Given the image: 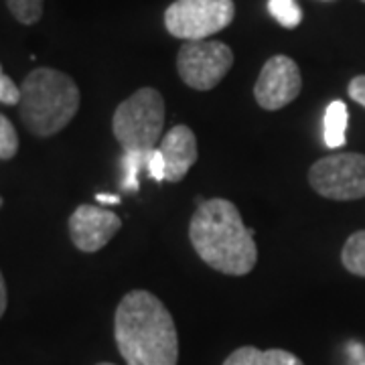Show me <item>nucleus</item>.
Segmentation results:
<instances>
[{"mask_svg":"<svg viewBox=\"0 0 365 365\" xmlns=\"http://www.w3.org/2000/svg\"><path fill=\"white\" fill-rule=\"evenodd\" d=\"M234 0H175L165 11V26L173 37L203 41L232 25Z\"/></svg>","mask_w":365,"mask_h":365,"instance_id":"nucleus-5","label":"nucleus"},{"mask_svg":"<svg viewBox=\"0 0 365 365\" xmlns=\"http://www.w3.org/2000/svg\"><path fill=\"white\" fill-rule=\"evenodd\" d=\"M234 66V53L222 41H187L177 55V71L193 90L207 91L220 86Z\"/></svg>","mask_w":365,"mask_h":365,"instance_id":"nucleus-6","label":"nucleus"},{"mask_svg":"<svg viewBox=\"0 0 365 365\" xmlns=\"http://www.w3.org/2000/svg\"><path fill=\"white\" fill-rule=\"evenodd\" d=\"M0 104H21V88H16L13 79L2 71V66H0Z\"/></svg>","mask_w":365,"mask_h":365,"instance_id":"nucleus-18","label":"nucleus"},{"mask_svg":"<svg viewBox=\"0 0 365 365\" xmlns=\"http://www.w3.org/2000/svg\"><path fill=\"white\" fill-rule=\"evenodd\" d=\"M150 153H138V150H124V158H122V167H124V181H122V189L136 193L140 182H138V175L140 170H148V160H150Z\"/></svg>","mask_w":365,"mask_h":365,"instance_id":"nucleus-14","label":"nucleus"},{"mask_svg":"<svg viewBox=\"0 0 365 365\" xmlns=\"http://www.w3.org/2000/svg\"><path fill=\"white\" fill-rule=\"evenodd\" d=\"M114 337L126 365H177L179 335L163 300L148 290H130L114 314Z\"/></svg>","mask_w":365,"mask_h":365,"instance_id":"nucleus-1","label":"nucleus"},{"mask_svg":"<svg viewBox=\"0 0 365 365\" xmlns=\"http://www.w3.org/2000/svg\"><path fill=\"white\" fill-rule=\"evenodd\" d=\"M165 128V100L155 88H140L118 106L112 118V130L124 150L150 153Z\"/></svg>","mask_w":365,"mask_h":365,"instance_id":"nucleus-4","label":"nucleus"},{"mask_svg":"<svg viewBox=\"0 0 365 365\" xmlns=\"http://www.w3.org/2000/svg\"><path fill=\"white\" fill-rule=\"evenodd\" d=\"M6 304H9V297H6V282H4V276L0 272V319L2 314L6 313Z\"/></svg>","mask_w":365,"mask_h":365,"instance_id":"nucleus-21","label":"nucleus"},{"mask_svg":"<svg viewBox=\"0 0 365 365\" xmlns=\"http://www.w3.org/2000/svg\"><path fill=\"white\" fill-rule=\"evenodd\" d=\"M349 122V110L345 102L335 100L327 106L325 112V144L329 148H339L345 144V130Z\"/></svg>","mask_w":365,"mask_h":365,"instance_id":"nucleus-12","label":"nucleus"},{"mask_svg":"<svg viewBox=\"0 0 365 365\" xmlns=\"http://www.w3.org/2000/svg\"><path fill=\"white\" fill-rule=\"evenodd\" d=\"M189 240L209 268L230 276H246L258 262L254 230L227 199L201 201L189 223Z\"/></svg>","mask_w":365,"mask_h":365,"instance_id":"nucleus-2","label":"nucleus"},{"mask_svg":"<svg viewBox=\"0 0 365 365\" xmlns=\"http://www.w3.org/2000/svg\"><path fill=\"white\" fill-rule=\"evenodd\" d=\"M120 227L122 222L114 211L93 205H79L67 222L73 246L86 254L106 248L108 242L120 232Z\"/></svg>","mask_w":365,"mask_h":365,"instance_id":"nucleus-9","label":"nucleus"},{"mask_svg":"<svg viewBox=\"0 0 365 365\" xmlns=\"http://www.w3.org/2000/svg\"><path fill=\"white\" fill-rule=\"evenodd\" d=\"M223 365H304L294 353L284 349H256V347H240L223 361Z\"/></svg>","mask_w":365,"mask_h":365,"instance_id":"nucleus-11","label":"nucleus"},{"mask_svg":"<svg viewBox=\"0 0 365 365\" xmlns=\"http://www.w3.org/2000/svg\"><path fill=\"white\" fill-rule=\"evenodd\" d=\"M98 365H114V364H108V361H104V364H98Z\"/></svg>","mask_w":365,"mask_h":365,"instance_id":"nucleus-23","label":"nucleus"},{"mask_svg":"<svg viewBox=\"0 0 365 365\" xmlns=\"http://www.w3.org/2000/svg\"><path fill=\"white\" fill-rule=\"evenodd\" d=\"M19 153V134L13 122L4 114H0V160H11Z\"/></svg>","mask_w":365,"mask_h":365,"instance_id":"nucleus-17","label":"nucleus"},{"mask_svg":"<svg viewBox=\"0 0 365 365\" xmlns=\"http://www.w3.org/2000/svg\"><path fill=\"white\" fill-rule=\"evenodd\" d=\"M347 91H349V98H351L353 102H357V104L365 108V76L353 78L351 81H349Z\"/></svg>","mask_w":365,"mask_h":365,"instance_id":"nucleus-20","label":"nucleus"},{"mask_svg":"<svg viewBox=\"0 0 365 365\" xmlns=\"http://www.w3.org/2000/svg\"><path fill=\"white\" fill-rule=\"evenodd\" d=\"M148 173H150V177L157 182L165 181V158H163L158 148H155L153 155H150V160H148Z\"/></svg>","mask_w":365,"mask_h":365,"instance_id":"nucleus-19","label":"nucleus"},{"mask_svg":"<svg viewBox=\"0 0 365 365\" xmlns=\"http://www.w3.org/2000/svg\"><path fill=\"white\" fill-rule=\"evenodd\" d=\"M81 93L78 83L51 67L33 69L21 86L19 114L29 132L47 138L61 132L78 114Z\"/></svg>","mask_w":365,"mask_h":365,"instance_id":"nucleus-3","label":"nucleus"},{"mask_svg":"<svg viewBox=\"0 0 365 365\" xmlns=\"http://www.w3.org/2000/svg\"><path fill=\"white\" fill-rule=\"evenodd\" d=\"M341 262L349 272L365 278V230L347 237L341 252Z\"/></svg>","mask_w":365,"mask_h":365,"instance_id":"nucleus-13","label":"nucleus"},{"mask_svg":"<svg viewBox=\"0 0 365 365\" xmlns=\"http://www.w3.org/2000/svg\"><path fill=\"white\" fill-rule=\"evenodd\" d=\"M96 199L100 201V203H110V205H118L120 203V197L118 195H106V193H98Z\"/></svg>","mask_w":365,"mask_h":365,"instance_id":"nucleus-22","label":"nucleus"},{"mask_svg":"<svg viewBox=\"0 0 365 365\" xmlns=\"http://www.w3.org/2000/svg\"><path fill=\"white\" fill-rule=\"evenodd\" d=\"M361 2H365V0H361Z\"/></svg>","mask_w":365,"mask_h":365,"instance_id":"nucleus-25","label":"nucleus"},{"mask_svg":"<svg viewBox=\"0 0 365 365\" xmlns=\"http://www.w3.org/2000/svg\"><path fill=\"white\" fill-rule=\"evenodd\" d=\"M0 207H2V197H0Z\"/></svg>","mask_w":365,"mask_h":365,"instance_id":"nucleus-24","label":"nucleus"},{"mask_svg":"<svg viewBox=\"0 0 365 365\" xmlns=\"http://www.w3.org/2000/svg\"><path fill=\"white\" fill-rule=\"evenodd\" d=\"M300 90H302V78L294 59L287 55H274L264 63L260 76L256 79L254 98L260 108L274 112L294 102Z\"/></svg>","mask_w":365,"mask_h":365,"instance_id":"nucleus-8","label":"nucleus"},{"mask_svg":"<svg viewBox=\"0 0 365 365\" xmlns=\"http://www.w3.org/2000/svg\"><path fill=\"white\" fill-rule=\"evenodd\" d=\"M158 150L165 158V181L179 182L197 163V138L193 130L185 124L170 128L158 144Z\"/></svg>","mask_w":365,"mask_h":365,"instance_id":"nucleus-10","label":"nucleus"},{"mask_svg":"<svg viewBox=\"0 0 365 365\" xmlns=\"http://www.w3.org/2000/svg\"><path fill=\"white\" fill-rule=\"evenodd\" d=\"M6 6L23 25H35L43 16V0H6Z\"/></svg>","mask_w":365,"mask_h":365,"instance_id":"nucleus-16","label":"nucleus"},{"mask_svg":"<svg viewBox=\"0 0 365 365\" xmlns=\"http://www.w3.org/2000/svg\"><path fill=\"white\" fill-rule=\"evenodd\" d=\"M309 182L325 199H361L365 197V155L341 153L319 158L309 170Z\"/></svg>","mask_w":365,"mask_h":365,"instance_id":"nucleus-7","label":"nucleus"},{"mask_svg":"<svg viewBox=\"0 0 365 365\" xmlns=\"http://www.w3.org/2000/svg\"><path fill=\"white\" fill-rule=\"evenodd\" d=\"M268 11L284 29H294L302 21V11L297 0H268Z\"/></svg>","mask_w":365,"mask_h":365,"instance_id":"nucleus-15","label":"nucleus"}]
</instances>
